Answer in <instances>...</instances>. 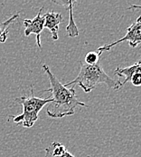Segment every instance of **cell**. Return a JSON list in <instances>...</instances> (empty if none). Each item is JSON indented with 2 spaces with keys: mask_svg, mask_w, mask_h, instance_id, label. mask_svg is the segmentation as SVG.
Wrapping results in <instances>:
<instances>
[{
  "mask_svg": "<svg viewBox=\"0 0 141 157\" xmlns=\"http://www.w3.org/2000/svg\"><path fill=\"white\" fill-rule=\"evenodd\" d=\"M52 101L51 96L46 98H39L34 95V86H31V95L30 96H21L16 98V102L19 103L23 106V113L21 114L13 117L14 122L17 124H21L24 127H32L38 119V114L40 111L47 104Z\"/></svg>",
  "mask_w": 141,
  "mask_h": 157,
  "instance_id": "3",
  "label": "cell"
},
{
  "mask_svg": "<svg viewBox=\"0 0 141 157\" xmlns=\"http://www.w3.org/2000/svg\"><path fill=\"white\" fill-rule=\"evenodd\" d=\"M43 7H41L38 11V14L33 19H24V36H29L31 34H34L36 36V44L39 48H42L41 45V33L44 30L45 25V17L42 16Z\"/></svg>",
  "mask_w": 141,
  "mask_h": 157,
  "instance_id": "5",
  "label": "cell"
},
{
  "mask_svg": "<svg viewBox=\"0 0 141 157\" xmlns=\"http://www.w3.org/2000/svg\"><path fill=\"white\" fill-rule=\"evenodd\" d=\"M43 70L47 75L51 87L44 90V92H50L52 101L47 107L46 113L52 118H63L75 113V109L78 106L86 107L87 105L81 102L77 96L74 87L68 88L63 85L60 80L52 73L47 65L42 66Z\"/></svg>",
  "mask_w": 141,
  "mask_h": 157,
  "instance_id": "1",
  "label": "cell"
},
{
  "mask_svg": "<svg viewBox=\"0 0 141 157\" xmlns=\"http://www.w3.org/2000/svg\"><path fill=\"white\" fill-rule=\"evenodd\" d=\"M19 13H16L12 15L5 22L0 23V43H5L7 39L8 36V28L12 23H14L18 17H19Z\"/></svg>",
  "mask_w": 141,
  "mask_h": 157,
  "instance_id": "10",
  "label": "cell"
},
{
  "mask_svg": "<svg viewBox=\"0 0 141 157\" xmlns=\"http://www.w3.org/2000/svg\"><path fill=\"white\" fill-rule=\"evenodd\" d=\"M136 73L141 74V61H139L138 63H136L130 67H118L116 68V70L114 72V74L116 75L125 78L124 82L121 83L122 86L125 84H127L128 82H130L132 75Z\"/></svg>",
  "mask_w": 141,
  "mask_h": 157,
  "instance_id": "8",
  "label": "cell"
},
{
  "mask_svg": "<svg viewBox=\"0 0 141 157\" xmlns=\"http://www.w3.org/2000/svg\"><path fill=\"white\" fill-rule=\"evenodd\" d=\"M45 157H74L66 147L59 142H52L51 145L45 148Z\"/></svg>",
  "mask_w": 141,
  "mask_h": 157,
  "instance_id": "7",
  "label": "cell"
},
{
  "mask_svg": "<svg viewBox=\"0 0 141 157\" xmlns=\"http://www.w3.org/2000/svg\"><path fill=\"white\" fill-rule=\"evenodd\" d=\"M102 53L95 52V51H92V52L87 53L86 56H85L84 63H86L88 65H95V64H97L98 62L100 61L99 57H100V55Z\"/></svg>",
  "mask_w": 141,
  "mask_h": 157,
  "instance_id": "11",
  "label": "cell"
},
{
  "mask_svg": "<svg viewBox=\"0 0 141 157\" xmlns=\"http://www.w3.org/2000/svg\"><path fill=\"white\" fill-rule=\"evenodd\" d=\"M124 41L128 42L129 46L132 48H135L137 46H141V16L139 17L135 22L132 23L127 28V33L122 38L118 39L117 41H114L111 44L102 45L99 47L97 51L99 53H102L103 51H110L113 46L117 45L118 44H120Z\"/></svg>",
  "mask_w": 141,
  "mask_h": 157,
  "instance_id": "4",
  "label": "cell"
},
{
  "mask_svg": "<svg viewBox=\"0 0 141 157\" xmlns=\"http://www.w3.org/2000/svg\"><path fill=\"white\" fill-rule=\"evenodd\" d=\"M81 70L77 77L65 84L64 86H79L85 93H90L99 84H105L109 88L118 90L122 87L119 80H114L107 75L103 70L100 61L95 65H88L84 62H81Z\"/></svg>",
  "mask_w": 141,
  "mask_h": 157,
  "instance_id": "2",
  "label": "cell"
},
{
  "mask_svg": "<svg viewBox=\"0 0 141 157\" xmlns=\"http://www.w3.org/2000/svg\"><path fill=\"white\" fill-rule=\"evenodd\" d=\"M130 82L134 86H137V87L141 86V74H139V73L134 74L130 79Z\"/></svg>",
  "mask_w": 141,
  "mask_h": 157,
  "instance_id": "12",
  "label": "cell"
},
{
  "mask_svg": "<svg viewBox=\"0 0 141 157\" xmlns=\"http://www.w3.org/2000/svg\"><path fill=\"white\" fill-rule=\"evenodd\" d=\"M54 3L59 4V5H63L64 6H66V9L69 10L70 12V17H69V24L66 26V32L68 36L70 37H75L79 35V30L78 27L76 25V24L74 22L73 19V14H72V10H73V5L76 4V2L74 1H65V2H56L54 1Z\"/></svg>",
  "mask_w": 141,
  "mask_h": 157,
  "instance_id": "9",
  "label": "cell"
},
{
  "mask_svg": "<svg viewBox=\"0 0 141 157\" xmlns=\"http://www.w3.org/2000/svg\"><path fill=\"white\" fill-rule=\"evenodd\" d=\"M45 17V25L44 28H47L51 35L52 40H58V31L60 24L63 22V17L60 13H56L54 11H48L44 15Z\"/></svg>",
  "mask_w": 141,
  "mask_h": 157,
  "instance_id": "6",
  "label": "cell"
},
{
  "mask_svg": "<svg viewBox=\"0 0 141 157\" xmlns=\"http://www.w3.org/2000/svg\"><path fill=\"white\" fill-rule=\"evenodd\" d=\"M128 9H130V10H136V9H141V6L139 5H131L129 7H128Z\"/></svg>",
  "mask_w": 141,
  "mask_h": 157,
  "instance_id": "13",
  "label": "cell"
}]
</instances>
